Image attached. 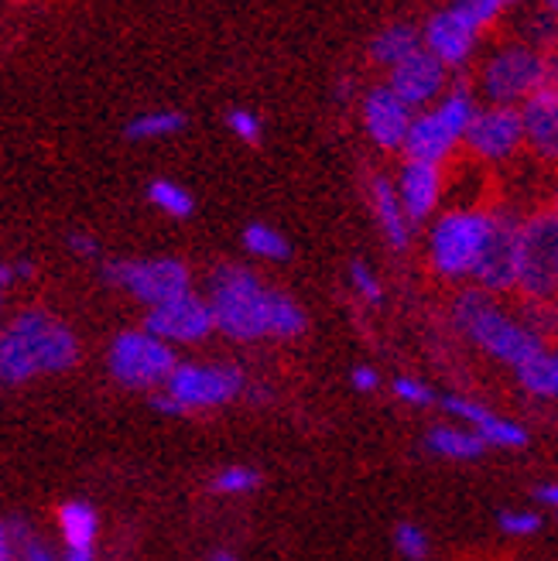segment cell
<instances>
[{"mask_svg": "<svg viewBox=\"0 0 558 561\" xmlns=\"http://www.w3.org/2000/svg\"><path fill=\"white\" fill-rule=\"evenodd\" d=\"M106 367H110V377L130 390H155V387H164V380L179 367V359L172 346L155 340L151 332L130 329L110 343Z\"/></svg>", "mask_w": 558, "mask_h": 561, "instance_id": "30bf717a", "label": "cell"}, {"mask_svg": "<svg viewBox=\"0 0 558 561\" xmlns=\"http://www.w3.org/2000/svg\"><path fill=\"white\" fill-rule=\"evenodd\" d=\"M258 483H261L258 469H250V466H227V469L216 472L213 490L223 493V496H243L250 490H258Z\"/></svg>", "mask_w": 558, "mask_h": 561, "instance_id": "f1b7e54d", "label": "cell"}, {"mask_svg": "<svg viewBox=\"0 0 558 561\" xmlns=\"http://www.w3.org/2000/svg\"><path fill=\"white\" fill-rule=\"evenodd\" d=\"M551 82H558L555 55L535 51L524 42L497 45L480 66V90L490 106H521L527 96H535Z\"/></svg>", "mask_w": 558, "mask_h": 561, "instance_id": "5b68a950", "label": "cell"}, {"mask_svg": "<svg viewBox=\"0 0 558 561\" xmlns=\"http://www.w3.org/2000/svg\"><path fill=\"white\" fill-rule=\"evenodd\" d=\"M538 500L558 511V483H545V486H538Z\"/></svg>", "mask_w": 558, "mask_h": 561, "instance_id": "ab89813d", "label": "cell"}, {"mask_svg": "<svg viewBox=\"0 0 558 561\" xmlns=\"http://www.w3.org/2000/svg\"><path fill=\"white\" fill-rule=\"evenodd\" d=\"M442 408L456 414L459 421H466L469 432L477 435L483 445H497V448H524L527 445V432L517 425V421L497 414L477 401H466V398H442Z\"/></svg>", "mask_w": 558, "mask_h": 561, "instance_id": "ac0fdd59", "label": "cell"}, {"mask_svg": "<svg viewBox=\"0 0 558 561\" xmlns=\"http://www.w3.org/2000/svg\"><path fill=\"white\" fill-rule=\"evenodd\" d=\"M14 285V277H11V267L8 264H0V312H4V301H8V288Z\"/></svg>", "mask_w": 558, "mask_h": 561, "instance_id": "f35d334b", "label": "cell"}, {"mask_svg": "<svg viewBox=\"0 0 558 561\" xmlns=\"http://www.w3.org/2000/svg\"><path fill=\"white\" fill-rule=\"evenodd\" d=\"M384 87L395 93L411 114L418 110H429L442 100V93L449 90V69H445L442 62H435L432 55L422 48V51H414L411 59H405L401 66L390 69V79L384 82Z\"/></svg>", "mask_w": 558, "mask_h": 561, "instance_id": "9a60e30c", "label": "cell"}, {"mask_svg": "<svg viewBox=\"0 0 558 561\" xmlns=\"http://www.w3.org/2000/svg\"><path fill=\"white\" fill-rule=\"evenodd\" d=\"M390 390L398 394V401L414 404V408H429V404H435L432 387H425L422 380H414V377H398L395 383H390Z\"/></svg>", "mask_w": 558, "mask_h": 561, "instance_id": "836d02e7", "label": "cell"}, {"mask_svg": "<svg viewBox=\"0 0 558 561\" xmlns=\"http://www.w3.org/2000/svg\"><path fill=\"white\" fill-rule=\"evenodd\" d=\"M0 561H18V538H14V524H0Z\"/></svg>", "mask_w": 558, "mask_h": 561, "instance_id": "8d00e7d4", "label": "cell"}, {"mask_svg": "<svg viewBox=\"0 0 558 561\" xmlns=\"http://www.w3.org/2000/svg\"><path fill=\"white\" fill-rule=\"evenodd\" d=\"M477 96L466 87V82H453L449 90L442 93V100L422 114L411 117L408 137H405V154L408 161H422V164H439L445 158H453V151L463 145L466 127L477 117Z\"/></svg>", "mask_w": 558, "mask_h": 561, "instance_id": "277c9868", "label": "cell"}, {"mask_svg": "<svg viewBox=\"0 0 558 561\" xmlns=\"http://www.w3.org/2000/svg\"><path fill=\"white\" fill-rule=\"evenodd\" d=\"M414 51H422V32L408 21L387 24L384 32H377V38L371 42V59L384 69L401 66L405 59H411Z\"/></svg>", "mask_w": 558, "mask_h": 561, "instance_id": "7402d4cb", "label": "cell"}, {"mask_svg": "<svg viewBox=\"0 0 558 561\" xmlns=\"http://www.w3.org/2000/svg\"><path fill=\"white\" fill-rule=\"evenodd\" d=\"M555 319H558V298H555Z\"/></svg>", "mask_w": 558, "mask_h": 561, "instance_id": "ee69618b", "label": "cell"}, {"mask_svg": "<svg viewBox=\"0 0 558 561\" xmlns=\"http://www.w3.org/2000/svg\"><path fill=\"white\" fill-rule=\"evenodd\" d=\"M453 319L469 343H477L487 356L508 363L514 370L524 367L527 359H535L538 353H545V335L535 325L514 319L504 305L480 288L463 291L456 298Z\"/></svg>", "mask_w": 558, "mask_h": 561, "instance_id": "3957f363", "label": "cell"}, {"mask_svg": "<svg viewBox=\"0 0 558 561\" xmlns=\"http://www.w3.org/2000/svg\"><path fill=\"white\" fill-rule=\"evenodd\" d=\"M206 301L213 312V325L237 343L295 340L309 325L305 308L292 295L271 291L254 271L240 264H223L213 271Z\"/></svg>", "mask_w": 558, "mask_h": 561, "instance_id": "6da1fadb", "label": "cell"}, {"mask_svg": "<svg viewBox=\"0 0 558 561\" xmlns=\"http://www.w3.org/2000/svg\"><path fill=\"white\" fill-rule=\"evenodd\" d=\"M185 117L175 114V110H148V114H137L127 124V137L130 140H158V137H169L175 130H182Z\"/></svg>", "mask_w": 558, "mask_h": 561, "instance_id": "83f0119b", "label": "cell"}, {"mask_svg": "<svg viewBox=\"0 0 558 561\" xmlns=\"http://www.w3.org/2000/svg\"><path fill=\"white\" fill-rule=\"evenodd\" d=\"M411 110L390 93L387 87H374L364 96V127L371 134V140L384 151H401L405 137L411 127Z\"/></svg>", "mask_w": 558, "mask_h": 561, "instance_id": "e0dca14e", "label": "cell"}, {"mask_svg": "<svg viewBox=\"0 0 558 561\" xmlns=\"http://www.w3.org/2000/svg\"><path fill=\"white\" fill-rule=\"evenodd\" d=\"M227 124L243 140V145H258V140H261V121H258L254 110H230Z\"/></svg>", "mask_w": 558, "mask_h": 561, "instance_id": "e575fe53", "label": "cell"}, {"mask_svg": "<svg viewBox=\"0 0 558 561\" xmlns=\"http://www.w3.org/2000/svg\"><path fill=\"white\" fill-rule=\"evenodd\" d=\"M243 247H247V254L264 257V261H288V254H292V247L282 237V230L267 227V222H250L243 230Z\"/></svg>", "mask_w": 558, "mask_h": 561, "instance_id": "484cf974", "label": "cell"}, {"mask_svg": "<svg viewBox=\"0 0 558 561\" xmlns=\"http://www.w3.org/2000/svg\"><path fill=\"white\" fill-rule=\"evenodd\" d=\"M517 380L527 394L535 398H558V350L555 353H538L535 359H527L524 367H517Z\"/></svg>", "mask_w": 558, "mask_h": 561, "instance_id": "cb8c5ba5", "label": "cell"}, {"mask_svg": "<svg viewBox=\"0 0 558 561\" xmlns=\"http://www.w3.org/2000/svg\"><path fill=\"white\" fill-rule=\"evenodd\" d=\"M487 237H490V213L453 209L435 219V227L429 233V261L449 280L472 277L487 247Z\"/></svg>", "mask_w": 558, "mask_h": 561, "instance_id": "9c48e42d", "label": "cell"}, {"mask_svg": "<svg viewBox=\"0 0 558 561\" xmlns=\"http://www.w3.org/2000/svg\"><path fill=\"white\" fill-rule=\"evenodd\" d=\"M14 538H18V561H62L42 538L27 535V527L21 524H14Z\"/></svg>", "mask_w": 558, "mask_h": 561, "instance_id": "4dcf8cb0", "label": "cell"}, {"mask_svg": "<svg viewBox=\"0 0 558 561\" xmlns=\"http://www.w3.org/2000/svg\"><path fill=\"white\" fill-rule=\"evenodd\" d=\"M521 42L532 45L535 51L551 55V48L558 45V14H551L548 8L542 11H527L521 18Z\"/></svg>", "mask_w": 558, "mask_h": 561, "instance_id": "4316f807", "label": "cell"}, {"mask_svg": "<svg viewBox=\"0 0 558 561\" xmlns=\"http://www.w3.org/2000/svg\"><path fill=\"white\" fill-rule=\"evenodd\" d=\"M213 312L209 301L200 295H179L164 305H155L148 319H145V332H151L155 340H161L164 346H192L203 343L213 332Z\"/></svg>", "mask_w": 558, "mask_h": 561, "instance_id": "4fadbf2b", "label": "cell"}, {"mask_svg": "<svg viewBox=\"0 0 558 561\" xmlns=\"http://www.w3.org/2000/svg\"><path fill=\"white\" fill-rule=\"evenodd\" d=\"M517 222L521 216L508 209H493L490 213V237L487 247L472 271V280L480 285L487 295H508L514 291V274H517Z\"/></svg>", "mask_w": 558, "mask_h": 561, "instance_id": "7c38bea8", "label": "cell"}, {"mask_svg": "<svg viewBox=\"0 0 558 561\" xmlns=\"http://www.w3.org/2000/svg\"><path fill=\"white\" fill-rule=\"evenodd\" d=\"M350 285L356 288L360 298H367V301H380V298H384L380 277H377L364 261H353V264H350Z\"/></svg>", "mask_w": 558, "mask_h": 561, "instance_id": "d6a6232c", "label": "cell"}, {"mask_svg": "<svg viewBox=\"0 0 558 561\" xmlns=\"http://www.w3.org/2000/svg\"><path fill=\"white\" fill-rule=\"evenodd\" d=\"M548 11H551V14H558V0H555V4H548Z\"/></svg>", "mask_w": 558, "mask_h": 561, "instance_id": "7bdbcfd3", "label": "cell"}, {"mask_svg": "<svg viewBox=\"0 0 558 561\" xmlns=\"http://www.w3.org/2000/svg\"><path fill=\"white\" fill-rule=\"evenodd\" d=\"M555 219H558V182H555V192H551V209H548Z\"/></svg>", "mask_w": 558, "mask_h": 561, "instance_id": "b9f144b4", "label": "cell"}, {"mask_svg": "<svg viewBox=\"0 0 558 561\" xmlns=\"http://www.w3.org/2000/svg\"><path fill=\"white\" fill-rule=\"evenodd\" d=\"M59 530H62V545H66L62 554H93L100 517L90 503L69 500L59 507Z\"/></svg>", "mask_w": 558, "mask_h": 561, "instance_id": "ffe728a7", "label": "cell"}, {"mask_svg": "<svg viewBox=\"0 0 558 561\" xmlns=\"http://www.w3.org/2000/svg\"><path fill=\"white\" fill-rule=\"evenodd\" d=\"M371 199H374V213H377V222H380L387 243L395 250H405L411 243V222H408V216H405V209L398 203L395 185H390L387 179H374Z\"/></svg>", "mask_w": 558, "mask_h": 561, "instance_id": "44dd1931", "label": "cell"}, {"mask_svg": "<svg viewBox=\"0 0 558 561\" xmlns=\"http://www.w3.org/2000/svg\"><path fill=\"white\" fill-rule=\"evenodd\" d=\"M500 530L504 535H514V538H527V535H535V530L542 527V517L535 511H504L497 517Z\"/></svg>", "mask_w": 558, "mask_h": 561, "instance_id": "1f68e13d", "label": "cell"}, {"mask_svg": "<svg viewBox=\"0 0 558 561\" xmlns=\"http://www.w3.org/2000/svg\"><path fill=\"white\" fill-rule=\"evenodd\" d=\"M463 145L480 161H508L524 148L517 106H480L463 134Z\"/></svg>", "mask_w": 558, "mask_h": 561, "instance_id": "5bb4252c", "label": "cell"}, {"mask_svg": "<svg viewBox=\"0 0 558 561\" xmlns=\"http://www.w3.org/2000/svg\"><path fill=\"white\" fill-rule=\"evenodd\" d=\"M395 192L411 227L414 222H425L439 209V199H442V168L422 164V161H405Z\"/></svg>", "mask_w": 558, "mask_h": 561, "instance_id": "d6986e66", "label": "cell"}, {"mask_svg": "<svg viewBox=\"0 0 558 561\" xmlns=\"http://www.w3.org/2000/svg\"><path fill=\"white\" fill-rule=\"evenodd\" d=\"M148 203L164 213V216H172V219H189L195 213V199H192V192L182 188L179 182L172 179H155L148 185Z\"/></svg>", "mask_w": 558, "mask_h": 561, "instance_id": "d4e9b609", "label": "cell"}, {"mask_svg": "<svg viewBox=\"0 0 558 561\" xmlns=\"http://www.w3.org/2000/svg\"><path fill=\"white\" fill-rule=\"evenodd\" d=\"M429 453L442 456V459H480L487 453V445L472 435L469 428H456V425H439L425 435Z\"/></svg>", "mask_w": 558, "mask_h": 561, "instance_id": "603a6c76", "label": "cell"}, {"mask_svg": "<svg viewBox=\"0 0 558 561\" xmlns=\"http://www.w3.org/2000/svg\"><path fill=\"white\" fill-rule=\"evenodd\" d=\"M514 291H521L527 301L558 298V219L548 209L517 222Z\"/></svg>", "mask_w": 558, "mask_h": 561, "instance_id": "ba28073f", "label": "cell"}, {"mask_svg": "<svg viewBox=\"0 0 558 561\" xmlns=\"http://www.w3.org/2000/svg\"><path fill=\"white\" fill-rule=\"evenodd\" d=\"M209 561H240V558H237L234 551H213Z\"/></svg>", "mask_w": 558, "mask_h": 561, "instance_id": "60d3db41", "label": "cell"}, {"mask_svg": "<svg viewBox=\"0 0 558 561\" xmlns=\"http://www.w3.org/2000/svg\"><path fill=\"white\" fill-rule=\"evenodd\" d=\"M350 380H353V387L360 390V394H371V390H377V383H380L374 367H353Z\"/></svg>", "mask_w": 558, "mask_h": 561, "instance_id": "d590c367", "label": "cell"}, {"mask_svg": "<svg viewBox=\"0 0 558 561\" xmlns=\"http://www.w3.org/2000/svg\"><path fill=\"white\" fill-rule=\"evenodd\" d=\"M76 332L45 308H24L0 329V380L24 383L76 367Z\"/></svg>", "mask_w": 558, "mask_h": 561, "instance_id": "7a4b0ae2", "label": "cell"}, {"mask_svg": "<svg viewBox=\"0 0 558 561\" xmlns=\"http://www.w3.org/2000/svg\"><path fill=\"white\" fill-rule=\"evenodd\" d=\"M521 134L524 148L545 164H558V82L542 87L535 96H527L521 106Z\"/></svg>", "mask_w": 558, "mask_h": 561, "instance_id": "2e32d148", "label": "cell"}, {"mask_svg": "<svg viewBox=\"0 0 558 561\" xmlns=\"http://www.w3.org/2000/svg\"><path fill=\"white\" fill-rule=\"evenodd\" d=\"M243 390V374L234 363H179L172 377L164 380L155 408L164 414L206 411L230 404Z\"/></svg>", "mask_w": 558, "mask_h": 561, "instance_id": "52a82bcc", "label": "cell"}, {"mask_svg": "<svg viewBox=\"0 0 558 561\" xmlns=\"http://www.w3.org/2000/svg\"><path fill=\"white\" fill-rule=\"evenodd\" d=\"M69 247H72V254H82V257H93L96 254V240L87 237V233H72L69 237Z\"/></svg>", "mask_w": 558, "mask_h": 561, "instance_id": "74e56055", "label": "cell"}, {"mask_svg": "<svg viewBox=\"0 0 558 561\" xmlns=\"http://www.w3.org/2000/svg\"><path fill=\"white\" fill-rule=\"evenodd\" d=\"M103 277L148 308L164 305L192 291V274L179 257H148V261H110Z\"/></svg>", "mask_w": 558, "mask_h": 561, "instance_id": "8fae6325", "label": "cell"}, {"mask_svg": "<svg viewBox=\"0 0 558 561\" xmlns=\"http://www.w3.org/2000/svg\"><path fill=\"white\" fill-rule=\"evenodd\" d=\"M395 548L408 558V561H425L429 558V535L418 524H411V520H401L398 527H395Z\"/></svg>", "mask_w": 558, "mask_h": 561, "instance_id": "f546056e", "label": "cell"}, {"mask_svg": "<svg viewBox=\"0 0 558 561\" xmlns=\"http://www.w3.org/2000/svg\"><path fill=\"white\" fill-rule=\"evenodd\" d=\"M500 18H504L500 0H463V4L442 8L425 21V27H418L422 48L445 69H463L477 51L483 32Z\"/></svg>", "mask_w": 558, "mask_h": 561, "instance_id": "8992f818", "label": "cell"}]
</instances>
